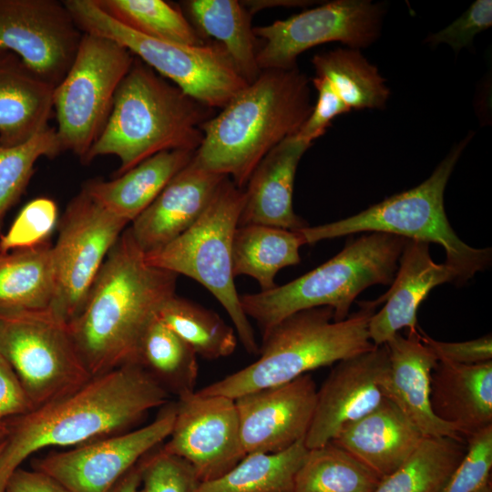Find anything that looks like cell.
Here are the masks:
<instances>
[{"label": "cell", "instance_id": "6da1fadb", "mask_svg": "<svg viewBox=\"0 0 492 492\" xmlns=\"http://www.w3.org/2000/svg\"><path fill=\"white\" fill-rule=\"evenodd\" d=\"M169 397V392L141 365L128 364L92 376L77 389L6 421L0 492L31 455L125 432L150 410L167 405Z\"/></svg>", "mask_w": 492, "mask_h": 492}, {"label": "cell", "instance_id": "7a4b0ae2", "mask_svg": "<svg viewBox=\"0 0 492 492\" xmlns=\"http://www.w3.org/2000/svg\"><path fill=\"white\" fill-rule=\"evenodd\" d=\"M178 275L154 267L125 229L108 252L77 315L68 323L92 376L138 364L142 336L172 296Z\"/></svg>", "mask_w": 492, "mask_h": 492}, {"label": "cell", "instance_id": "3957f363", "mask_svg": "<svg viewBox=\"0 0 492 492\" xmlns=\"http://www.w3.org/2000/svg\"><path fill=\"white\" fill-rule=\"evenodd\" d=\"M312 110L308 79L297 67L262 70L203 123L193 161L244 189L261 160L297 134Z\"/></svg>", "mask_w": 492, "mask_h": 492}, {"label": "cell", "instance_id": "277c9868", "mask_svg": "<svg viewBox=\"0 0 492 492\" xmlns=\"http://www.w3.org/2000/svg\"><path fill=\"white\" fill-rule=\"evenodd\" d=\"M210 108L135 56L121 81L108 121L83 163L113 155L118 176L162 151H196Z\"/></svg>", "mask_w": 492, "mask_h": 492}, {"label": "cell", "instance_id": "5b68a950", "mask_svg": "<svg viewBox=\"0 0 492 492\" xmlns=\"http://www.w3.org/2000/svg\"><path fill=\"white\" fill-rule=\"evenodd\" d=\"M375 308L373 301L361 302L342 321L327 306L292 313L262 335L256 361L196 393L236 399L368 352L376 346L368 333Z\"/></svg>", "mask_w": 492, "mask_h": 492}, {"label": "cell", "instance_id": "8992f818", "mask_svg": "<svg viewBox=\"0 0 492 492\" xmlns=\"http://www.w3.org/2000/svg\"><path fill=\"white\" fill-rule=\"evenodd\" d=\"M407 239L368 232L346 243L335 256L282 286L240 295L242 310L262 335L297 312L331 307L333 320L347 318L356 297L372 285L392 283Z\"/></svg>", "mask_w": 492, "mask_h": 492}, {"label": "cell", "instance_id": "52a82bcc", "mask_svg": "<svg viewBox=\"0 0 492 492\" xmlns=\"http://www.w3.org/2000/svg\"><path fill=\"white\" fill-rule=\"evenodd\" d=\"M472 135L456 144L431 176L418 186L393 195L338 221L300 230L304 244L357 232H383L407 240L436 243L446 252V263L459 275L460 283L487 267L490 249L466 244L452 229L444 207V193L452 171Z\"/></svg>", "mask_w": 492, "mask_h": 492}, {"label": "cell", "instance_id": "ba28073f", "mask_svg": "<svg viewBox=\"0 0 492 492\" xmlns=\"http://www.w3.org/2000/svg\"><path fill=\"white\" fill-rule=\"evenodd\" d=\"M243 204L244 189L226 178L193 225L160 249L144 254L149 264L204 286L227 312L244 349L256 355L260 346L232 272V241Z\"/></svg>", "mask_w": 492, "mask_h": 492}, {"label": "cell", "instance_id": "9c48e42d", "mask_svg": "<svg viewBox=\"0 0 492 492\" xmlns=\"http://www.w3.org/2000/svg\"><path fill=\"white\" fill-rule=\"evenodd\" d=\"M82 33L108 37L126 47L159 75L210 108H224L248 83L224 47L153 39L118 24L93 0H64Z\"/></svg>", "mask_w": 492, "mask_h": 492}, {"label": "cell", "instance_id": "30bf717a", "mask_svg": "<svg viewBox=\"0 0 492 492\" xmlns=\"http://www.w3.org/2000/svg\"><path fill=\"white\" fill-rule=\"evenodd\" d=\"M135 56L108 37L83 33L75 58L55 87L53 109L62 151L83 162L110 115L116 92Z\"/></svg>", "mask_w": 492, "mask_h": 492}, {"label": "cell", "instance_id": "8fae6325", "mask_svg": "<svg viewBox=\"0 0 492 492\" xmlns=\"http://www.w3.org/2000/svg\"><path fill=\"white\" fill-rule=\"evenodd\" d=\"M0 356L16 374L34 408L92 377L68 323L50 308L0 313Z\"/></svg>", "mask_w": 492, "mask_h": 492}, {"label": "cell", "instance_id": "7c38bea8", "mask_svg": "<svg viewBox=\"0 0 492 492\" xmlns=\"http://www.w3.org/2000/svg\"><path fill=\"white\" fill-rule=\"evenodd\" d=\"M128 224L84 190L68 203L52 246L55 292L49 307L66 323L80 312L108 252Z\"/></svg>", "mask_w": 492, "mask_h": 492}, {"label": "cell", "instance_id": "4fadbf2b", "mask_svg": "<svg viewBox=\"0 0 492 492\" xmlns=\"http://www.w3.org/2000/svg\"><path fill=\"white\" fill-rule=\"evenodd\" d=\"M383 9L367 0H336L283 20L254 26L264 41L257 55L262 70L291 69L302 52L341 42L353 49L367 47L379 36Z\"/></svg>", "mask_w": 492, "mask_h": 492}, {"label": "cell", "instance_id": "5bb4252c", "mask_svg": "<svg viewBox=\"0 0 492 492\" xmlns=\"http://www.w3.org/2000/svg\"><path fill=\"white\" fill-rule=\"evenodd\" d=\"M176 415V403L161 407L149 424L108 436L35 461L41 471L70 492H109L141 458L169 437Z\"/></svg>", "mask_w": 492, "mask_h": 492}, {"label": "cell", "instance_id": "9a60e30c", "mask_svg": "<svg viewBox=\"0 0 492 492\" xmlns=\"http://www.w3.org/2000/svg\"><path fill=\"white\" fill-rule=\"evenodd\" d=\"M82 35L63 1L0 0V55L16 56L54 87L67 73Z\"/></svg>", "mask_w": 492, "mask_h": 492}, {"label": "cell", "instance_id": "2e32d148", "mask_svg": "<svg viewBox=\"0 0 492 492\" xmlns=\"http://www.w3.org/2000/svg\"><path fill=\"white\" fill-rule=\"evenodd\" d=\"M175 403L173 427L160 448L189 462L200 482L224 475L246 456L234 399L195 391Z\"/></svg>", "mask_w": 492, "mask_h": 492}, {"label": "cell", "instance_id": "e0dca14e", "mask_svg": "<svg viewBox=\"0 0 492 492\" xmlns=\"http://www.w3.org/2000/svg\"><path fill=\"white\" fill-rule=\"evenodd\" d=\"M316 397V384L306 374L234 399L245 453H277L304 440Z\"/></svg>", "mask_w": 492, "mask_h": 492}, {"label": "cell", "instance_id": "ac0fdd59", "mask_svg": "<svg viewBox=\"0 0 492 492\" xmlns=\"http://www.w3.org/2000/svg\"><path fill=\"white\" fill-rule=\"evenodd\" d=\"M388 365L385 344L336 363L321 388L304 445L308 449L332 442L346 425L384 400L381 377Z\"/></svg>", "mask_w": 492, "mask_h": 492}, {"label": "cell", "instance_id": "d6986e66", "mask_svg": "<svg viewBox=\"0 0 492 492\" xmlns=\"http://www.w3.org/2000/svg\"><path fill=\"white\" fill-rule=\"evenodd\" d=\"M446 282L460 283L457 272L446 262H435L428 243L406 240L390 289L373 301L376 306L384 304L369 321L372 343L384 344L402 329H407L408 334H417L419 305L432 289Z\"/></svg>", "mask_w": 492, "mask_h": 492}, {"label": "cell", "instance_id": "ffe728a7", "mask_svg": "<svg viewBox=\"0 0 492 492\" xmlns=\"http://www.w3.org/2000/svg\"><path fill=\"white\" fill-rule=\"evenodd\" d=\"M226 178L199 167L192 158L128 227L141 251L159 250L186 231Z\"/></svg>", "mask_w": 492, "mask_h": 492}, {"label": "cell", "instance_id": "44dd1931", "mask_svg": "<svg viewBox=\"0 0 492 492\" xmlns=\"http://www.w3.org/2000/svg\"><path fill=\"white\" fill-rule=\"evenodd\" d=\"M388 365L380 381L385 398L392 401L421 430L425 436L463 440L456 428L433 412L431 375L437 364L432 351L421 341L420 333H399L385 343Z\"/></svg>", "mask_w": 492, "mask_h": 492}, {"label": "cell", "instance_id": "7402d4cb", "mask_svg": "<svg viewBox=\"0 0 492 492\" xmlns=\"http://www.w3.org/2000/svg\"><path fill=\"white\" fill-rule=\"evenodd\" d=\"M312 143L295 134L261 160L245 186L239 226L262 224L290 231L309 226L295 214L292 194L299 161Z\"/></svg>", "mask_w": 492, "mask_h": 492}, {"label": "cell", "instance_id": "603a6c76", "mask_svg": "<svg viewBox=\"0 0 492 492\" xmlns=\"http://www.w3.org/2000/svg\"><path fill=\"white\" fill-rule=\"evenodd\" d=\"M425 436L392 401L344 426L332 441L381 479L396 470Z\"/></svg>", "mask_w": 492, "mask_h": 492}, {"label": "cell", "instance_id": "cb8c5ba5", "mask_svg": "<svg viewBox=\"0 0 492 492\" xmlns=\"http://www.w3.org/2000/svg\"><path fill=\"white\" fill-rule=\"evenodd\" d=\"M430 402L442 421L462 437L492 425V361L476 364L437 362L431 375Z\"/></svg>", "mask_w": 492, "mask_h": 492}, {"label": "cell", "instance_id": "d4e9b609", "mask_svg": "<svg viewBox=\"0 0 492 492\" xmlns=\"http://www.w3.org/2000/svg\"><path fill=\"white\" fill-rule=\"evenodd\" d=\"M55 87L16 56L0 55V143L17 146L48 128Z\"/></svg>", "mask_w": 492, "mask_h": 492}, {"label": "cell", "instance_id": "484cf974", "mask_svg": "<svg viewBox=\"0 0 492 492\" xmlns=\"http://www.w3.org/2000/svg\"><path fill=\"white\" fill-rule=\"evenodd\" d=\"M195 151L159 152L109 180L92 179L82 190L105 210L131 223L170 179L192 159Z\"/></svg>", "mask_w": 492, "mask_h": 492}, {"label": "cell", "instance_id": "4316f807", "mask_svg": "<svg viewBox=\"0 0 492 492\" xmlns=\"http://www.w3.org/2000/svg\"><path fill=\"white\" fill-rule=\"evenodd\" d=\"M192 26L200 35L217 40L227 51L238 72L250 84L261 74L257 63V37L251 14L237 0L183 1Z\"/></svg>", "mask_w": 492, "mask_h": 492}, {"label": "cell", "instance_id": "83f0119b", "mask_svg": "<svg viewBox=\"0 0 492 492\" xmlns=\"http://www.w3.org/2000/svg\"><path fill=\"white\" fill-rule=\"evenodd\" d=\"M302 245L299 231L262 224L238 226L231 249L233 275L255 279L260 292L272 290L277 286L275 277L280 270L300 262Z\"/></svg>", "mask_w": 492, "mask_h": 492}, {"label": "cell", "instance_id": "f1b7e54d", "mask_svg": "<svg viewBox=\"0 0 492 492\" xmlns=\"http://www.w3.org/2000/svg\"><path fill=\"white\" fill-rule=\"evenodd\" d=\"M55 292L52 245L0 253V313L49 308Z\"/></svg>", "mask_w": 492, "mask_h": 492}, {"label": "cell", "instance_id": "f546056e", "mask_svg": "<svg viewBox=\"0 0 492 492\" xmlns=\"http://www.w3.org/2000/svg\"><path fill=\"white\" fill-rule=\"evenodd\" d=\"M308 448L301 440L277 453H250L224 475L200 482L195 492H293Z\"/></svg>", "mask_w": 492, "mask_h": 492}, {"label": "cell", "instance_id": "4dcf8cb0", "mask_svg": "<svg viewBox=\"0 0 492 492\" xmlns=\"http://www.w3.org/2000/svg\"><path fill=\"white\" fill-rule=\"evenodd\" d=\"M312 63L316 76L327 79L351 109L385 106L390 94L385 79L358 49L338 48L319 53Z\"/></svg>", "mask_w": 492, "mask_h": 492}, {"label": "cell", "instance_id": "1f68e13d", "mask_svg": "<svg viewBox=\"0 0 492 492\" xmlns=\"http://www.w3.org/2000/svg\"><path fill=\"white\" fill-rule=\"evenodd\" d=\"M198 355L158 315L146 329L139 345L138 364L169 393L195 392Z\"/></svg>", "mask_w": 492, "mask_h": 492}, {"label": "cell", "instance_id": "d6a6232c", "mask_svg": "<svg viewBox=\"0 0 492 492\" xmlns=\"http://www.w3.org/2000/svg\"><path fill=\"white\" fill-rule=\"evenodd\" d=\"M463 440L425 436L374 492H441L466 453Z\"/></svg>", "mask_w": 492, "mask_h": 492}, {"label": "cell", "instance_id": "836d02e7", "mask_svg": "<svg viewBox=\"0 0 492 492\" xmlns=\"http://www.w3.org/2000/svg\"><path fill=\"white\" fill-rule=\"evenodd\" d=\"M381 478L343 448L330 442L308 449L293 492H374Z\"/></svg>", "mask_w": 492, "mask_h": 492}, {"label": "cell", "instance_id": "e575fe53", "mask_svg": "<svg viewBox=\"0 0 492 492\" xmlns=\"http://www.w3.org/2000/svg\"><path fill=\"white\" fill-rule=\"evenodd\" d=\"M158 317L205 359L227 357L236 349L234 329L218 313L194 302L175 294L161 306Z\"/></svg>", "mask_w": 492, "mask_h": 492}, {"label": "cell", "instance_id": "d590c367", "mask_svg": "<svg viewBox=\"0 0 492 492\" xmlns=\"http://www.w3.org/2000/svg\"><path fill=\"white\" fill-rule=\"evenodd\" d=\"M113 20L139 35L166 42L199 46L204 42L177 7L163 0H93Z\"/></svg>", "mask_w": 492, "mask_h": 492}, {"label": "cell", "instance_id": "8d00e7d4", "mask_svg": "<svg viewBox=\"0 0 492 492\" xmlns=\"http://www.w3.org/2000/svg\"><path fill=\"white\" fill-rule=\"evenodd\" d=\"M62 152L55 128H48L26 143H0V222L26 188L36 161Z\"/></svg>", "mask_w": 492, "mask_h": 492}, {"label": "cell", "instance_id": "74e56055", "mask_svg": "<svg viewBox=\"0 0 492 492\" xmlns=\"http://www.w3.org/2000/svg\"><path fill=\"white\" fill-rule=\"evenodd\" d=\"M56 203L46 197L27 202L8 231L0 237V253L25 250L47 242L57 223Z\"/></svg>", "mask_w": 492, "mask_h": 492}, {"label": "cell", "instance_id": "f35d334b", "mask_svg": "<svg viewBox=\"0 0 492 492\" xmlns=\"http://www.w3.org/2000/svg\"><path fill=\"white\" fill-rule=\"evenodd\" d=\"M138 492H195L200 481L185 459L159 448L140 459Z\"/></svg>", "mask_w": 492, "mask_h": 492}, {"label": "cell", "instance_id": "ab89813d", "mask_svg": "<svg viewBox=\"0 0 492 492\" xmlns=\"http://www.w3.org/2000/svg\"><path fill=\"white\" fill-rule=\"evenodd\" d=\"M466 439V453L441 492H477L490 482L492 425Z\"/></svg>", "mask_w": 492, "mask_h": 492}, {"label": "cell", "instance_id": "60d3db41", "mask_svg": "<svg viewBox=\"0 0 492 492\" xmlns=\"http://www.w3.org/2000/svg\"><path fill=\"white\" fill-rule=\"evenodd\" d=\"M492 26V1L477 0L451 25L426 39L433 46L446 43L456 52L469 46L474 37Z\"/></svg>", "mask_w": 492, "mask_h": 492}, {"label": "cell", "instance_id": "b9f144b4", "mask_svg": "<svg viewBox=\"0 0 492 492\" xmlns=\"http://www.w3.org/2000/svg\"><path fill=\"white\" fill-rule=\"evenodd\" d=\"M312 82L318 92L317 101L297 133L311 142L325 133L335 117L351 111L327 79L315 76Z\"/></svg>", "mask_w": 492, "mask_h": 492}, {"label": "cell", "instance_id": "7bdbcfd3", "mask_svg": "<svg viewBox=\"0 0 492 492\" xmlns=\"http://www.w3.org/2000/svg\"><path fill=\"white\" fill-rule=\"evenodd\" d=\"M421 341L432 351L437 362L455 364H476L492 359V339L490 334L465 342H441L433 339L420 328Z\"/></svg>", "mask_w": 492, "mask_h": 492}, {"label": "cell", "instance_id": "ee69618b", "mask_svg": "<svg viewBox=\"0 0 492 492\" xmlns=\"http://www.w3.org/2000/svg\"><path fill=\"white\" fill-rule=\"evenodd\" d=\"M33 408L16 374L0 356V425L30 412Z\"/></svg>", "mask_w": 492, "mask_h": 492}, {"label": "cell", "instance_id": "f6af8a7d", "mask_svg": "<svg viewBox=\"0 0 492 492\" xmlns=\"http://www.w3.org/2000/svg\"><path fill=\"white\" fill-rule=\"evenodd\" d=\"M3 492H70L50 476L21 466L8 477Z\"/></svg>", "mask_w": 492, "mask_h": 492}, {"label": "cell", "instance_id": "bcb514c9", "mask_svg": "<svg viewBox=\"0 0 492 492\" xmlns=\"http://www.w3.org/2000/svg\"><path fill=\"white\" fill-rule=\"evenodd\" d=\"M139 461L117 482L109 492H138L141 474Z\"/></svg>", "mask_w": 492, "mask_h": 492}, {"label": "cell", "instance_id": "7dc6e473", "mask_svg": "<svg viewBox=\"0 0 492 492\" xmlns=\"http://www.w3.org/2000/svg\"><path fill=\"white\" fill-rule=\"evenodd\" d=\"M7 434L6 424L0 425V439L5 437Z\"/></svg>", "mask_w": 492, "mask_h": 492}, {"label": "cell", "instance_id": "c3c4849f", "mask_svg": "<svg viewBox=\"0 0 492 492\" xmlns=\"http://www.w3.org/2000/svg\"><path fill=\"white\" fill-rule=\"evenodd\" d=\"M477 492H492L490 482L485 485L484 487H482Z\"/></svg>", "mask_w": 492, "mask_h": 492}, {"label": "cell", "instance_id": "681fc988", "mask_svg": "<svg viewBox=\"0 0 492 492\" xmlns=\"http://www.w3.org/2000/svg\"><path fill=\"white\" fill-rule=\"evenodd\" d=\"M5 436L0 439V454H1V452H2V450H3V448H4V446H5Z\"/></svg>", "mask_w": 492, "mask_h": 492}]
</instances>
